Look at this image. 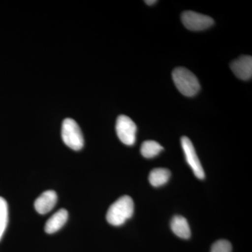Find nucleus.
<instances>
[{
	"label": "nucleus",
	"instance_id": "nucleus-10",
	"mask_svg": "<svg viewBox=\"0 0 252 252\" xmlns=\"http://www.w3.org/2000/svg\"><path fill=\"white\" fill-rule=\"evenodd\" d=\"M170 226L172 232L179 238L189 239L190 237V229L187 219L182 216H175L172 218Z\"/></svg>",
	"mask_w": 252,
	"mask_h": 252
},
{
	"label": "nucleus",
	"instance_id": "nucleus-12",
	"mask_svg": "<svg viewBox=\"0 0 252 252\" xmlns=\"http://www.w3.org/2000/svg\"><path fill=\"white\" fill-rule=\"evenodd\" d=\"M163 150V147L155 141H145L141 146V154L146 158L157 157Z\"/></svg>",
	"mask_w": 252,
	"mask_h": 252
},
{
	"label": "nucleus",
	"instance_id": "nucleus-3",
	"mask_svg": "<svg viewBox=\"0 0 252 252\" xmlns=\"http://www.w3.org/2000/svg\"><path fill=\"white\" fill-rule=\"evenodd\" d=\"M61 135L64 143L74 151H79L84 147V136L80 127L75 121L66 119L63 121Z\"/></svg>",
	"mask_w": 252,
	"mask_h": 252
},
{
	"label": "nucleus",
	"instance_id": "nucleus-9",
	"mask_svg": "<svg viewBox=\"0 0 252 252\" xmlns=\"http://www.w3.org/2000/svg\"><path fill=\"white\" fill-rule=\"evenodd\" d=\"M68 220V212L65 209H61L56 212L46 221L44 230L48 234H53L64 226Z\"/></svg>",
	"mask_w": 252,
	"mask_h": 252
},
{
	"label": "nucleus",
	"instance_id": "nucleus-1",
	"mask_svg": "<svg viewBox=\"0 0 252 252\" xmlns=\"http://www.w3.org/2000/svg\"><path fill=\"white\" fill-rule=\"evenodd\" d=\"M133 212V200L128 195H124L109 207L106 218L109 224L119 226L131 218Z\"/></svg>",
	"mask_w": 252,
	"mask_h": 252
},
{
	"label": "nucleus",
	"instance_id": "nucleus-5",
	"mask_svg": "<svg viewBox=\"0 0 252 252\" xmlns=\"http://www.w3.org/2000/svg\"><path fill=\"white\" fill-rule=\"evenodd\" d=\"M182 21L184 26L191 31H205L215 23L210 16L191 11H185L182 14Z\"/></svg>",
	"mask_w": 252,
	"mask_h": 252
},
{
	"label": "nucleus",
	"instance_id": "nucleus-2",
	"mask_svg": "<svg viewBox=\"0 0 252 252\" xmlns=\"http://www.w3.org/2000/svg\"><path fill=\"white\" fill-rule=\"evenodd\" d=\"M172 79L181 94L187 97H193L200 91L198 79L187 68L177 67L174 69Z\"/></svg>",
	"mask_w": 252,
	"mask_h": 252
},
{
	"label": "nucleus",
	"instance_id": "nucleus-14",
	"mask_svg": "<svg viewBox=\"0 0 252 252\" xmlns=\"http://www.w3.org/2000/svg\"><path fill=\"white\" fill-rule=\"evenodd\" d=\"M232 245L225 240H220L213 244L210 252H231Z\"/></svg>",
	"mask_w": 252,
	"mask_h": 252
},
{
	"label": "nucleus",
	"instance_id": "nucleus-6",
	"mask_svg": "<svg viewBox=\"0 0 252 252\" xmlns=\"http://www.w3.org/2000/svg\"><path fill=\"white\" fill-rule=\"evenodd\" d=\"M181 143L185 153L186 160L193 170L194 175L197 178L203 180L205 179V172L191 141L189 140V137H182L181 139Z\"/></svg>",
	"mask_w": 252,
	"mask_h": 252
},
{
	"label": "nucleus",
	"instance_id": "nucleus-7",
	"mask_svg": "<svg viewBox=\"0 0 252 252\" xmlns=\"http://www.w3.org/2000/svg\"><path fill=\"white\" fill-rule=\"evenodd\" d=\"M230 69L241 80L247 81L252 77V57L243 56L230 63Z\"/></svg>",
	"mask_w": 252,
	"mask_h": 252
},
{
	"label": "nucleus",
	"instance_id": "nucleus-8",
	"mask_svg": "<svg viewBox=\"0 0 252 252\" xmlns=\"http://www.w3.org/2000/svg\"><path fill=\"white\" fill-rule=\"evenodd\" d=\"M57 201V193L54 190H46L36 199L34 202V208L40 215H46L54 208Z\"/></svg>",
	"mask_w": 252,
	"mask_h": 252
},
{
	"label": "nucleus",
	"instance_id": "nucleus-4",
	"mask_svg": "<svg viewBox=\"0 0 252 252\" xmlns=\"http://www.w3.org/2000/svg\"><path fill=\"white\" fill-rule=\"evenodd\" d=\"M116 130L119 140L127 146H132L135 143L137 126L133 121L126 115L118 117Z\"/></svg>",
	"mask_w": 252,
	"mask_h": 252
},
{
	"label": "nucleus",
	"instance_id": "nucleus-13",
	"mask_svg": "<svg viewBox=\"0 0 252 252\" xmlns=\"http://www.w3.org/2000/svg\"><path fill=\"white\" fill-rule=\"evenodd\" d=\"M9 221V208L6 200L0 197V241L3 238Z\"/></svg>",
	"mask_w": 252,
	"mask_h": 252
},
{
	"label": "nucleus",
	"instance_id": "nucleus-11",
	"mask_svg": "<svg viewBox=\"0 0 252 252\" xmlns=\"http://www.w3.org/2000/svg\"><path fill=\"white\" fill-rule=\"evenodd\" d=\"M170 170L165 168H156L152 170L149 176V180L151 185L154 187H161L165 185L170 180Z\"/></svg>",
	"mask_w": 252,
	"mask_h": 252
},
{
	"label": "nucleus",
	"instance_id": "nucleus-15",
	"mask_svg": "<svg viewBox=\"0 0 252 252\" xmlns=\"http://www.w3.org/2000/svg\"><path fill=\"white\" fill-rule=\"evenodd\" d=\"M144 2L148 5H153L155 4V3H157V1H155V0H148V1H144Z\"/></svg>",
	"mask_w": 252,
	"mask_h": 252
}]
</instances>
